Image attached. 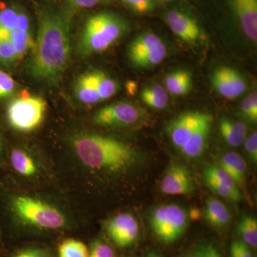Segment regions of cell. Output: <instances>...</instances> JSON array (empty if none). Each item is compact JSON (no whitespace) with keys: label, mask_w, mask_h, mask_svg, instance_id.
<instances>
[{"label":"cell","mask_w":257,"mask_h":257,"mask_svg":"<svg viewBox=\"0 0 257 257\" xmlns=\"http://www.w3.org/2000/svg\"><path fill=\"white\" fill-rule=\"evenodd\" d=\"M89 248L85 243L75 238H66L56 248V257H88Z\"/></svg>","instance_id":"cell-24"},{"label":"cell","mask_w":257,"mask_h":257,"mask_svg":"<svg viewBox=\"0 0 257 257\" xmlns=\"http://www.w3.org/2000/svg\"><path fill=\"white\" fill-rule=\"evenodd\" d=\"M145 111L131 101H116L99 109L94 115V123L111 128L136 126L145 119Z\"/></svg>","instance_id":"cell-8"},{"label":"cell","mask_w":257,"mask_h":257,"mask_svg":"<svg viewBox=\"0 0 257 257\" xmlns=\"http://www.w3.org/2000/svg\"><path fill=\"white\" fill-rule=\"evenodd\" d=\"M31 32L28 12L15 2L0 0V40L9 41L15 47Z\"/></svg>","instance_id":"cell-6"},{"label":"cell","mask_w":257,"mask_h":257,"mask_svg":"<svg viewBox=\"0 0 257 257\" xmlns=\"http://www.w3.org/2000/svg\"><path fill=\"white\" fill-rule=\"evenodd\" d=\"M146 257H162L161 256V254L157 251H150L148 253H147Z\"/></svg>","instance_id":"cell-38"},{"label":"cell","mask_w":257,"mask_h":257,"mask_svg":"<svg viewBox=\"0 0 257 257\" xmlns=\"http://www.w3.org/2000/svg\"><path fill=\"white\" fill-rule=\"evenodd\" d=\"M92 74L101 101L110 99L118 92L119 86L115 79L100 70L92 71Z\"/></svg>","instance_id":"cell-25"},{"label":"cell","mask_w":257,"mask_h":257,"mask_svg":"<svg viewBox=\"0 0 257 257\" xmlns=\"http://www.w3.org/2000/svg\"><path fill=\"white\" fill-rule=\"evenodd\" d=\"M128 30L127 21L111 12H101L87 19L77 43L81 57L104 52L119 41Z\"/></svg>","instance_id":"cell-3"},{"label":"cell","mask_w":257,"mask_h":257,"mask_svg":"<svg viewBox=\"0 0 257 257\" xmlns=\"http://www.w3.org/2000/svg\"><path fill=\"white\" fill-rule=\"evenodd\" d=\"M172 1H173V0H172Z\"/></svg>","instance_id":"cell-40"},{"label":"cell","mask_w":257,"mask_h":257,"mask_svg":"<svg viewBox=\"0 0 257 257\" xmlns=\"http://www.w3.org/2000/svg\"><path fill=\"white\" fill-rule=\"evenodd\" d=\"M167 49L160 36L152 32H143L130 42L127 50L128 60L138 68H152L163 62Z\"/></svg>","instance_id":"cell-7"},{"label":"cell","mask_w":257,"mask_h":257,"mask_svg":"<svg viewBox=\"0 0 257 257\" xmlns=\"http://www.w3.org/2000/svg\"><path fill=\"white\" fill-rule=\"evenodd\" d=\"M211 79L214 89L226 99L239 97L246 89V80L243 76L231 67H221L215 69Z\"/></svg>","instance_id":"cell-11"},{"label":"cell","mask_w":257,"mask_h":257,"mask_svg":"<svg viewBox=\"0 0 257 257\" xmlns=\"http://www.w3.org/2000/svg\"><path fill=\"white\" fill-rule=\"evenodd\" d=\"M141 99L147 106L156 109H165L169 101L167 90L159 84L144 88L141 92Z\"/></svg>","instance_id":"cell-23"},{"label":"cell","mask_w":257,"mask_h":257,"mask_svg":"<svg viewBox=\"0 0 257 257\" xmlns=\"http://www.w3.org/2000/svg\"><path fill=\"white\" fill-rule=\"evenodd\" d=\"M212 121L211 115L204 112L197 127L180 151L184 157L189 159H196L202 156L207 147Z\"/></svg>","instance_id":"cell-15"},{"label":"cell","mask_w":257,"mask_h":257,"mask_svg":"<svg viewBox=\"0 0 257 257\" xmlns=\"http://www.w3.org/2000/svg\"><path fill=\"white\" fill-rule=\"evenodd\" d=\"M204 182L211 192L217 194L219 197L224 198L231 202H238L241 200V194L240 191L234 190L226 186V184L217 182L215 179L203 175Z\"/></svg>","instance_id":"cell-27"},{"label":"cell","mask_w":257,"mask_h":257,"mask_svg":"<svg viewBox=\"0 0 257 257\" xmlns=\"http://www.w3.org/2000/svg\"><path fill=\"white\" fill-rule=\"evenodd\" d=\"M160 189L168 195H188L195 190L190 171L186 166L174 162L166 170L160 183Z\"/></svg>","instance_id":"cell-10"},{"label":"cell","mask_w":257,"mask_h":257,"mask_svg":"<svg viewBox=\"0 0 257 257\" xmlns=\"http://www.w3.org/2000/svg\"><path fill=\"white\" fill-rule=\"evenodd\" d=\"M219 166L232 177L238 187H243L245 185L247 166L239 154L234 152H226L219 160Z\"/></svg>","instance_id":"cell-17"},{"label":"cell","mask_w":257,"mask_h":257,"mask_svg":"<svg viewBox=\"0 0 257 257\" xmlns=\"http://www.w3.org/2000/svg\"><path fill=\"white\" fill-rule=\"evenodd\" d=\"M244 148L246 155L251 163L256 165L257 163V133L256 132L246 136L244 142Z\"/></svg>","instance_id":"cell-33"},{"label":"cell","mask_w":257,"mask_h":257,"mask_svg":"<svg viewBox=\"0 0 257 257\" xmlns=\"http://www.w3.org/2000/svg\"><path fill=\"white\" fill-rule=\"evenodd\" d=\"M70 52V15L54 8L42 10L29 74L40 82H58L68 66Z\"/></svg>","instance_id":"cell-1"},{"label":"cell","mask_w":257,"mask_h":257,"mask_svg":"<svg viewBox=\"0 0 257 257\" xmlns=\"http://www.w3.org/2000/svg\"><path fill=\"white\" fill-rule=\"evenodd\" d=\"M128 257H131V256H128Z\"/></svg>","instance_id":"cell-39"},{"label":"cell","mask_w":257,"mask_h":257,"mask_svg":"<svg viewBox=\"0 0 257 257\" xmlns=\"http://www.w3.org/2000/svg\"><path fill=\"white\" fill-rule=\"evenodd\" d=\"M236 233L243 242L248 246H257V220L255 216H243L239 221L236 227Z\"/></svg>","instance_id":"cell-26"},{"label":"cell","mask_w":257,"mask_h":257,"mask_svg":"<svg viewBox=\"0 0 257 257\" xmlns=\"http://www.w3.org/2000/svg\"><path fill=\"white\" fill-rule=\"evenodd\" d=\"M219 132L225 143L234 147L242 145L247 136L246 125L226 117L221 119L219 122Z\"/></svg>","instance_id":"cell-21"},{"label":"cell","mask_w":257,"mask_h":257,"mask_svg":"<svg viewBox=\"0 0 257 257\" xmlns=\"http://www.w3.org/2000/svg\"><path fill=\"white\" fill-rule=\"evenodd\" d=\"M74 92L76 98L85 104H97L101 101L92 72H88L79 76L74 84Z\"/></svg>","instance_id":"cell-20"},{"label":"cell","mask_w":257,"mask_h":257,"mask_svg":"<svg viewBox=\"0 0 257 257\" xmlns=\"http://www.w3.org/2000/svg\"><path fill=\"white\" fill-rule=\"evenodd\" d=\"M5 247H6V244H5L4 239H3V234H2L1 231H0V257L3 256Z\"/></svg>","instance_id":"cell-37"},{"label":"cell","mask_w":257,"mask_h":257,"mask_svg":"<svg viewBox=\"0 0 257 257\" xmlns=\"http://www.w3.org/2000/svg\"><path fill=\"white\" fill-rule=\"evenodd\" d=\"M192 85L190 72L182 69L167 74L165 78L166 89L172 95H185L190 91Z\"/></svg>","instance_id":"cell-22"},{"label":"cell","mask_w":257,"mask_h":257,"mask_svg":"<svg viewBox=\"0 0 257 257\" xmlns=\"http://www.w3.org/2000/svg\"><path fill=\"white\" fill-rule=\"evenodd\" d=\"M47 109L46 101L37 96H22L10 103L7 120L12 128L22 133H30L41 125Z\"/></svg>","instance_id":"cell-5"},{"label":"cell","mask_w":257,"mask_h":257,"mask_svg":"<svg viewBox=\"0 0 257 257\" xmlns=\"http://www.w3.org/2000/svg\"><path fill=\"white\" fill-rule=\"evenodd\" d=\"M231 257H253L249 246L242 240H235L231 243L229 248Z\"/></svg>","instance_id":"cell-34"},{"label":"cell","mask_w":257,"mask_h":257,"mask_svg":"<svg viewBox=\"0 0 257 257\" xmlns=\"http://www.w3.org/2000/svg\"><path fill=\"white\" fill-rule=\"evenodd\" d=\"M72 145L83 165L99 172H124L136 165L140 159L138 152L131 145L99 134H78L72 139Z\"/></svg>","instance_id":"cell-2"},{"label":"cell","mask_w":257,"mask_h":257,"mask_svg":"<svg viewBox=\"0 0 257 257\" xmlns=\"http://www.w3.org/2000/svg\"><path fill=\"white\" fill-rule=\"evenodd\" d=\"M204 112L191 111L176 117L167 126V132L176 149L181 151L202 119Z\"/></svg>","instance_id":"cell-13"},{"label":"cell","mask_w":257,"mask_h":257,"mask_svg":"<svg viewBox=\"0 0 257 257\" xmlns=\"http://www.w3.org/2000/svg\"><path fill=\"white\" fill-rule=\"evenodd\" d=\"M245 35L251 41L257 40V0H229Z\"/></svg>","instance_id":"cell-14"},{"label":"cell","mask_w":257,"mask_h":257,"mask_svg":"<svg viewBox=\"0 0 257 257\" xmlns=\"http://www.w3.org/2000/svg\"><path fill=\"white\" fill-rule=\"evenodd\" d=\"M103 0H67L69 6L74 9H87L100 4Z\"/></svg>","instance_id":"cell-35"},{"label":"cell","mask_w":257,"mask_h":257,"mask_svg":"<svg viewBox=\"0 0 257 257\" xmlns=\"http://www.w3.org/2000/svg\"><path fill=\"white\" fill-rule=\"evenodd\" d=\"M8 148H7L6 143L4 135L0 130V170L5 168L6 163L7 156H8Z\"/></svg>","instance_id":"cell-36"},{"label":"cell","mask_w":257,"mask_h":257,"mask_svg":"<svg viewBox=\"0 0 257 257\" xmlns=\"http://www.w3.org/2000/svg\"><path fill=\"white\" fill-rule=\"evenodd\" d=\"M128 8L138 14H147L155 8L154 0H122Z\"/></svg>","instance_id":"cell-32"},{"label":"cell","mask_w":257,"mask_h":257,"mask_svg":"<svg viewBox=\"0 0 257 257\" xmlns=\"http://www.w3.org/2000/svg\"><path fill=\"white\" fill-rule=\"evenodd\" d=\"M150 226L162 242L172 243L182 237L188 227L189 217L185 208L165 204L154 208L149 216Z\"/></svg>","instance_id":"cell-4"},{"label":"cell","mask_w":257,"mask_h":257,"mask_svg":"<svg viewBox=\"0 0 257 257\" xmlns=\"http://www.w3.org/2000/svg\"><path fill=\"white\" fill-rule=\"evenodd\" d=\"M204 215L207 222L217 229L226 227L231 219L228 207L219 199L212 197L206 201Z\"/></svg>","instance_id":"cell-19"},{"label":"cell","mask_w":257,"mask_h":257,"mask_svg":"<svg viewBox=\"0 0 257 257\" xmlns=\"http://www.w3.org/2000/svg\"><path fill=\"white\" fill-rule=\"evenodd\" d=\"M240 111L245 119L249 122L257 121V94L256 92L250 94L245 98L240 106Z\"/></svg>","instance_id":"cell-29"},{"label":"cell","mask_w":257,"mask_h":257,"mask_svg":"<svg viewBox=\"0 0 257 257\" xmlns=\"http://www.w3.org/2000/svg\"><path fill=\"white\" fill-rule=\"evenodd\" d=\"M165 18L172 31L183 41L196 43L202 38V30L197 22L192 15L183 10H169Z\"/></svg>","instance_id":"cell-12"},{"label":"cell","mask_w":257,"mask_h":257,"mask_svg":"<svg viewBox=\"0 0 257 257\" xmlns=\"http://www.w3.org/2000/svg\"><path fill=\"white\" fill-rule=\"evenodd\" d=\"M16 89L17 84L14 79L0 69V99L13 95Z\"/></svg>","instance_id":"cell-31"},{"label":"cell","mask_w":257,"mask_h":257,"mask_svg":"<svg viewBox=\"0 0 257 257\" xmlns=\"http://www.w3.org/2000/svg\"><path fill=\"white\" fill-rule=\"evenodd\" d=\"M14 173L20 177H32L38 173L36 160L23 149L15 147L8 152L6 163Z\"/></svg>","instance_id":"cell-16"},{"label":"cell","mask_w":257,"mask_h":257,"mask_svg":"<svg viewBox=\"0 0 257 257\" xmlns=\"http://www.w3.org/2000/svg\"><path fill=\"white\" fill-rule=\"evenodd\" d=\"M183 257H222L217 248L210 243L197 245L184 253Z\"/></svg>","instance_id":"cell-30"},{"label":"cell","mask_w":257,"mask_h":257,"mask_svg":"<svg viewBox=\"0 0 257 257\" xmlns=\"http://www.w3.org/2000/svg\"><path fill=\"white\" fill-rule=\"evenodd\" d=\"M2 257H56V249L50 244L31 243L21 246L6 245Z\"/></svg>","instance_id":"cell-18"},{"label":"cell","mask_w":257,"mask_h":257,"mask_svg":"<svg viewBox=\"0 0 257 257\" xmlns=\"http://www.w3.org/2000/svg\"><path fill=\"white\" fill-rule=\"evenodd\" d=\"M104 231L112 244L121 249L131 247L140 239V225L130 213H121L108 219Z\"/></svg>","instance_id":"cell-9"},{"label":"cell","mask_w":257,"mask_h":257,"mask_svg":"<svg viewBox=\"0 0 257 257\" xmlns=\"http://www.w3.org/2000/svg\"><path fill=\"white\" fill-rule=\"evenodd\" d=\"M88 248V257H116L114 248L101 238L92 240Z\"/></svg>","instance_id":"cell-28"}]
</instances>
